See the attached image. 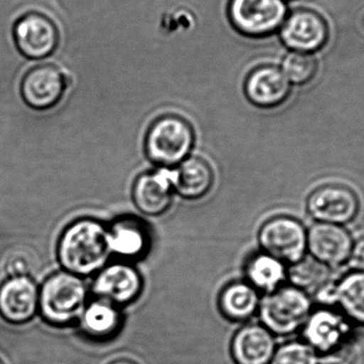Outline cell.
Returning a JSON list of instances; mask_svg holds the SVG:
<instances>
[{
  "label": "cell",
  "instance_id": "cell-17",
  "mask_svg": "<svg viewBox=\"0 0 364 364\" xmlns=\"http://www.w3.org/2000/svg\"><path fill=\"white\" fill-rule=\"evenodd\" d=\"M280 68L261 66L250 73L244 85L246 98L252 106L264 110L282 106L290 97L292 87Z\"/></svg>",
  "mask_w": 364,
  "mask_h": 364
},
{
  "label": "cell",
  "instance_id": "cell-19",
  "mask_svg": "<svg viewBox=\"0 0 364 364\" xmlns=\"http://www.w3.org/2000/svg\"><path fill=\"white\" fill-rule=\"evenodd\" d=\"M172 181L175 195L184 200L197 201L211 192L215 175L209 162L191 156L177 168H172Z\"/></svg>",
  "mask_w": 364,
  "mask_h": 364
},
{
  "label": "cell",
  "instance_id": "cell-27",
  "mask_svg": "<svg viewBox=\"0 0 364 364\" xmlns=\"http://www.w3.org/2000/svg\"><path fill=\"white\" fill-rule=\"evenodd\" d=\"M348 267L352 271L364 272V235L354 240Z\"/></svg>",
  "mask_w": 364,
  "mask_h": 364
},
{
  "label": "cell",
  "instance_id": "cell-5",
  "mask_svg": "<svg viewBox=\"0 0 364 364\" xmlns=\"http://www.w3.org/2000/svg\"><path fill=\"white\" fill-rule=\"evenodd\" d=\"M356 326L337 308H314L301 329L303 341L311 346L320 360L357 350Z\"/></svg>",
  "mask_w": 364,
  "mask_h": 364
},
{
  "label": "cell",
  "instance_id": "cell-1",
  "mask_svg": "<svg viewBox=\"0 0 364 364\" xmlns=\"http://www.w3.org/2000/svg\"><path fill=\"white\" fill-rule=\"evenodd\" d=\"M107 225L82 218L68 225L58 243V260L64 271L81 278L92 277L110 262Z\"/></svg>",
  "mask_w": 364,
  "mask_h": 364
},
{
  "label": "cell",
  "instance_id": "cell-7",
  "mask_svg": "<svg viewBox=\"0 0 364 364\" xmlns=\"http://www.w3.org/2000/svg\"><path fill=\"white\" fill-rule=\"evenodd\" d=\"M361 200L354 188L339 182L314 188L306 198V212L314 223L346 227L356 220Z\"/></svg>",
  "mask_w": 364,
  "mask_h": 364
},
{
  "label": "cell",
  "instance_id": "cell-18",
  "mask_svg": "<svg viewBox=\"0 0 364 364\" xmlns=\"http://www.w3.org/2000/svg\"><path fill=\"white\" fill-rule=\"evenodd\" d=\"M276 348L271 331L261 324H247L233 336L230 353L237 364H269Z\"/></svg>",
  "mask_w": 364,
  "mask_h": 364
},
{
  "label": "cell",
  "instance_id": "cell-8",
  "mask_svg": "<svg viewBox=\"0 0 364 364\" xmlns=\"http://www.w3.org/2000/svg\"><path fill=\"white\" fill-rule=\"evenodd\" d=\"M144 280L134 263L126 261L109 262L94 276L92 294L119 308L132 305L140 299Z\"/></svg>",
  "mask_w": 364,
  "mask_h": 364
},
{
  "label": "cell",
  "instance_id": "cell-30",
  "mask_svg": "<svg viewBox=\"0 0 364 364\" xmlns=\"http://www.w3.org/2000/svg\"><path fill=\"white\" fill-rule=\"evenodd\" d=\"M0 364H4V363H2V361H1V360H0Z\"/></svg>",
  "mask_w": 364,
  "mask_h": 364
},
{
  "label": "cell",
  "instance_id": "cell-22",
  "mask_svg": "<svg viewBox=\"0 0 364 364\" xmlns=\"http://www.w3.org/2000/svg\"><path fill=\"white\" fill-rule=\"evenodd\" d=\"M260 301V293L245 280L233 282L220 291L218 308L230 322H246L258 314Z\"/></svg>",
  "mask_w": 364,
  "mask_h": 364
},
{
  "label": "cell",
  "instance_id": "cell-25",
  "mask_svg": "<svg viewBox=\"0 0 364 364\" xmlns=\"http://www.w3.org/2000/svg\"><path fill=\"white\" fill-rule=\"evenodd\" d=\"M318 68V61L314 55L293 51L284 58L282 70L291 85H305L314 80Z\"/></svg>",
  "mask_w": 364,
  "mask_h": 364
},
{
  "label": "cell",
  "instance_id": "cell-28",
  "mask_svg": "<svg viewBox=\"0 0 364 364\" xmlns=\"http://www.w3.org/2000/svg\"><path fill=\"white\" fill-rule=\"evenodd\" d=\"M6 269L10 277L28 276V274L31 271L29 261L25 257L17 256V255L9 259L8 262H6Z\"/></svg>",
  "mask_w": 364,
  "mask_h": 364
},
{
  "label": "cell",
  "instance_id": "cell-11",
  "mask_svg": "<svg viewBox=\"0 0 364 364\" xmlns=\"http://www.w3.org/2000/svg\"><path fill=\"white\" fill-rule=\"evenodd\" d=\"M354 240L346 227L314 223L308 228V254L336 271L348 265Z\"/></svg>",
  "mask_w": 364,
  "mask_h": 364
},
{
  "label": "cell",
  "instance_id": "cell-23",
  "mask_svg": "<svg viewBox=\"0 0 364 364\" xmlns=\"http://www.w3.org/2000/svg\"><path fill=\"white\" fill-rule=\"evenodd\" d=\"M336 308L356 327H364V272L350 271L336 282Z\"/></svg>",
  "mask_w": 364,
  "mask_h": 364
},
{
  "label": "cell",
  "instance_id": "cell-14",
  "mask_svg": "<svg viewBox=\"0 0 364 364\" xmlns=\"http://www.w3.org/2000/svg\"><path fill=\"white\" fill-rule=\"evenodd\" d=\"M172 170L157 168L139 175L132 186V201L139 212L159 218L170 211L174 203Z\"/></svg>",
  "mask_w": 364,
  "mask_h": 364
},
{
  "label": "cell",
  "instance_id": "cell-2",
  "mask_svg": "<svg viewBox=\"0 0 364 364\" xmlns=\"http://www.w3.org/2000/svg\"><path fill=\"white\" fill-rule=\"evenodd\" d=\"M89 287L85 278L66 271L53 274L45 280L38 294V311L53 327H68L78 323L89 303Z\"/></svg>",
  "mask_w": 364,
  "mask_h": 364
},
{
  "label": "cell",
  "instance_id": "cell-26",
  "mask_svg": "<svg viewBox=\"0 0 364 364\" xmlns=\"http://www.w3.org/2000/svg\"><path fill=\"white\" fill-rule=\"evenodd\" d=\"M269 364H320V356L303 340H294L277 346Z\"/></svg>",
  "mask_w": 364,
  "mask_h": 364
},
{
  "label": "cell",
  "instance_id": "cell-9",
  "mask_svg": "<svg viewBox=\"0 0 364 364\" xmlns=\"http://www.w3.org/2000/svg\"><path fill=\"white\" fill-rule=\"evenodd\" d=\"M229 14L233 26L245 36L273 33L286 21L284 0H231Z\"/></svg>",
  "mask_w": 364,
  "mask_h": 364
},
{
  "label": "cell",
  "instance_id": "cell-15",
  "mask_svg": "<svg viewBox=\"0 0 364 364\" xmlns=\"http://www.w3.org/2000/svg\"><path fill=\"white\" fill-rule=\"evenodd\" d=\"M38 290L29 276L10 277L0 286V316L9 324L23 325L38 312Z\"/></svg>",
  "mask_w": 364,
  "mask_h": 364
},
{
  "label": "cell",
  "instance_id": "cell-12",
  "mask_svg": "<svg viewBox=\"0 0 364 364\" xmlns=\"http://www.w3.org/2000/svg\"><path fill=\"white\" fill-rule=\"evenodd\" d=\"M108 244L112 257L132 263L142 260L151 247V233L141 218L122 215L107 225Z\"/></svg>",
  "mask_w": 364,
  "mask_h": 364
},
{
  "label": "cell",
  "instance_id": "cell-6",
  "mask_svg": "<svg viewBox=\"0 0 364 364\" xmlns=\"http://www.w3.org/2000/svg\"><path fill=\"white\" fill-rule=\"evenodd\" d=\"M257 237L262 252L287 265L299 262L308 254V228L295 216H272L261 225Z\"/></svg>",
  "mask_w": 364,
  "mask_h": 364
},
{
  "label": "cell",
  "instance_id": "cell-10",
  "mask_svg": "<svg viewBox=\"0 0 364 364\" xmlns=\"http://www.w3.org/2000/svg\"><path fill=\"white\" fill-rule=\"evenodd\" d=\"M13 36L21 53L30 59L51 55L59 44V30L55 21L38 11L21 15L15 21Z\"/></svg>",
  "mask_w": 364,
  "mask_h": 364
},
{
  "label": "cell",
  "instance_id": "cell-13",
  "mask_svg": "<svg viewBox=\"0 0 364 364\" xmlns=\"http://www.w3.org/2000/svg\"><path fill=\"white\" fill-rule=\"evenodd\" d=\"M68 83L59 66L38 64L30 68L21 85V93L28 106L36 110L53 108L63 97Z\"/></svg>",
  "mask_w": 364,
  "mask_h": 364
},
{
  "label": "cell",
  "instance_id": "cell-24",
  "mask_svg": "<svg viewBox=\"0 0 364 364\" xmlns=\"http://www.w3.org/2000/svg\"><path fill=\"white\" fill-rule=\"evenodd\" d=\"M335 272L307 254L299 262L288 265V284L311 296L318 289L337 279Z\"/></svg>",
  "mask_w": 364,
  "mask_h": 364
},
{
  "label": "cell",
  "instance_id": "cell-3",
  "mask_svg": "<svg viewBox=\"0 0 364 364\" xmlns=\"http://www.w3.org/2000/svg\"><path fill=\"white\" fill-rule=\"evenodd\" d=\"M196 134L190 122L176 114L158 117L145 134L144 151L157 168H177L192 156Z\"/></svg>",
  "mask_w": 364,
  "mask_h": 364
},
{
  "label": "cell",
  "instance_id": "cell-4",
  "mask_svg": "<svg viewBox=\"0 0 364 364\" xmlns=\"http://www.w3.org/2000/svg\"><path fill=\"white\" fill-rule=\"evenodd\" d=\"M314 308L308 293L286 284L261 297L258 316L260 324L275 337H289L303 329Z\"/></svg>",
  "mask_w": 364,
  "mask_h": 364
},
{
  "label": "cell",
  "instance_id": "cell-16",
  "mask_svg": "<svg viewBox=\"0 0 364 364\" xmlns=\"http://www.w3.org/2000/svg\"><path fill=\"white\" fill-rule=\"evenodd\" d=\"M282 38L295 51L314 53L326 44L328 27L318 13L301 9L294 11L282 23Z\"/></svg>",
  "mask_w": 364,
  "mask_h": 364
},
{
  "label": "cell",
  "instance_id": "cell-21",
  "mask_svg": "<svg viewBox=\"0 0 364 364\" xmlns=\"http://www.w3.org/2000/svg\"><path fill=\"white\" fill-rule=\"evenodd\" d=\"M245 282L259 293H269L288 284V265L267 252H255L244 265Z\"/></svg>",
  "mask_w": 364,
  "mask_h": 364
},
{
  "label": "cell",
  "instance_id": "cell-20",
  "mask_svg": "<svg viewBox=\"0 0 364 364\" xmlns=\"http://www.w3.org/2000/svg\"><path fill=\"white\" fill-rule=\"evenodd\" d=\"M81 333L94 341H108L119 335L124 324L121 308L94 299L89 301L78 321Z\"/></svg>",
  "mask_w": 364,
  "mask_h": 364
},
{
  "label": "cell",
  "instance_id": "cell-29",
  "mask_svg": "<svg viewBox=\"0 0 364 364\" xmlns=\"http://www.w3.org/2000/svg\"><path fill=\"white\" fill-rule=\"evenodd\" d=\"M110 364H138L134 361L128 360V359H119V360L113 361Z\"/></svg>",
  "mask_w": 364,
  "mask_h": 364
}]
</instances>
